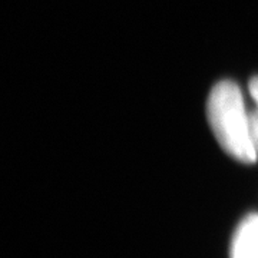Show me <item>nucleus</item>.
<instances>
[{"instance_id": "obj_1", "label": "nucleus", "mask_w": 258, "mask_h": 258, "mask_svg": "<svg viewBox=\"0 0 258 258\" xmlns=\"http://www.w3.org/2000/svg\"><path fill=\"white\" fill-rule=\"evenodd\" d=\"M207 115L215 138L231 157L251 164L257 159L251 115L247 113L240 88L222 81L214 86L207 103Z\"/></svg>"}, {"instance_id": "obj_2", "label": "nucleus", "mask_w": 258, "mask_h": 258, "mask_svg": "<svg viewBox=\"0 0 258 258\" xmlns=\"http://www.w3.org/2000/svg\"><path fill=\"white\" fill-rule=\"evenodd\" d=\"M231 258H258V214L241 222L232 241Z\"/></svg>"}, {"instance_id": "obj_3", "label": "nucleus", "mask_w": 258, "mask_h": 258, "mask_svg": "<svg viewBox=\"0 0 258 258\" xmlns=\"http://www.w3.org/2000/svg\"><path fill=\"white\" fill-rule=\"evenodd\" d=\"M251 129H252V139H254V145L257 151L258 157V112L254 111L251 113Z\"/></svg>"}, {"instance_id": "obj_4", "label": "nucleus", "mask_w": 258, "mask_h": 258, "mask_svg": "<svg viewBox=\"0 0 258 258\" xmlns=\"http://www.w3.org/2000/svg\"><path fill=\"white\" fill-rule=\"evenodd\" d=\"M249 93H251V98L254 99L255 105H257L255 111L258 112V78H254L251 81V83H249Z\"/></svg>"}]
</instances>
